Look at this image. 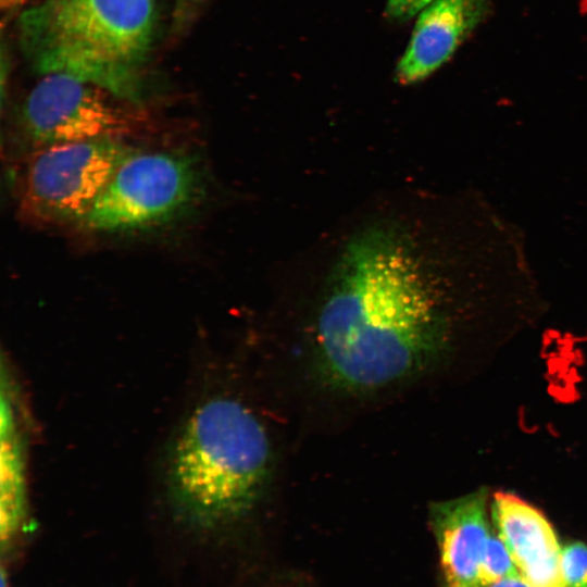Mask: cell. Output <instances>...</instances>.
Segmentation results:
<instances>
[{
	"instance_id": "obj_5",
	"label": "cell",
	"mask_w": 587,
	"mask_h": 587,
	"mask_svg": "<svg viewBox=\"0 0 587 587\" xmlns=\"http://www.w3.org/2000/svg\"><path fill=\"white\" fill-rule=\"evenodd\" d=\"M118 139L42 147L26 172L24 211L42 222H82L120 165L135 151Z\"/></svg>"
},
{
	"instance_id": "obj_15",
	"label": "cell",
	"mask_w": 587,
	"mask_h": 587,
	"mask_svg": "<svg viewBox=\"0 0 587 587\" xmlns=\"http://www.w3.org/2000/svg\"><path fill=\"white\" fill-rule=\"evenodd\" d=\"M1 587H9L8 586V578H7V572L4 566L1 569Z\"/></svg>"
},
{
	"instance_id": "obj_10",
	"label": "cell",
	"mask_w": 587,
	"mask_h": 587,
	"mask_svg": "<svg viewBox=\"0 0 587 587\" xmlns=\"http://www.w3.org/2000/svg\"><path fill=\"white\" fill-rule=\"evenodd\" d=\"M513 576H521V574L507 546L499 535L490 534L479 561V586L484 587Z\"/></svg>"
},
{
	"instance_id": "obj_3",
	"label": "cell",
	"mask_w": 587,
	"mask_h": 587,
	"mask_svg": "<svg viewBox=\"0 0 587 587\" xmlns=\"http://www.w3.org/2000/svg\"><path fill=\"white\" fill-rule=\"evenodd\" d=\"M155 22L154 0H41L21 14L18 32L39 74L70 75L139 104Z\"/></svg>"
},
{
	"instance_id": "obj_16",
	"label": "cell",
	"mask_w": 587,
	"mask_h": 587,
	"mask_svg": "<svg viewBox=\"0 0 587 587\" xmlns=\"http://www.w3.org/2000/svg\"><path fill=\"white\" fill-rule=\"evenodd\" d=\"M449 587V586H447ZM455 587H480V586H455Z\"/></svg>"
},
{
	"instance_id": "obj_13",
	"label": "cell",
	"mask_w": 587,
	"mask_h": 587,
	"mask_svg": "<svg viewBox=\"0 0 587 587\" xmlns=\"http://www.w3.org/2000/svg\"><path fill=\"white\" fill-rule=\"evenodd\" d=\"M484 587H532L522 576H513L500 579Z\"/></svg>"
},
{
	"instance_id": "obj_11",
	"label": "cell",
	"mask_w": 587,
	"mask_h": 587,
	"mask_svg": "<svg viewBox=\"0 0 587 587\" xmlns=\"http://www.w3.org/2000/svg\"><path fill=\"white\" fill-rule=\"evenodd\" d=\"M561 569L566 587H587V545L575 541L564 546Z\"/></svg>"
},
{
	"instance_id": "obj_7",
	"label": "cell",
	"mask_w": 587,
	"mask_h": 587,
	"mask_svg": "<svg viewBox=\"0 0 587 587\" xmlns=\"http://www.w3.org/2000/svg\"><path fill=\"white\" fill-rule=\"evenodd\" d=\"M489 11V0H433L416 15L395 78L410 85L428 77L452 57Z\"/></svg>"
},
{
	"instance_id": "obj_1",
	"label": "cell",
	"mask_w": 587,
	"mask_h": 587,
	"mask_svg": "<svg viewBox=\"0 0 587 587\" xmlns=\"http://www.w3.org/2000/svg\"><path fill=\"white\" fill-rule=\"evenodd\" d=\"M409 208L355 222L327 258L313 313V348L333 387L366 392L420 372L442 340L437 274Z\"/></svg>"
},
{
	"instance_id": "obj_12",
	"label": "cell",
	"mask_w": 587,
	"mask_h": 587,
	"mask_svg": "<svg viewBox=\"0 0 587 587\" xmlns=\"http://www.w3.org/2000/svg\"><path fill=\"white\" fill-rule=\"evenodd\" d=\"M433 0H387L385 16L392 22L403 23L416 16Z\"/></svg>"
},
{
	"instance_id": "obj_4",
	"label": "cell",
	"mask_w": 587,
	"mask_h": 587,
	"mask_svg": "<svg viewBox=\"0 0 587 587\" xmlns=\"http://www.w3.org/2000/svg\"><path fill=\"white\" fill-rule=\"evenodd\" d=\"M202 183L191 158L170 151H134L116 170L82 226L126 232L166 223L200 197Z\"/></svg>"
},
{
	"instance_id": "obj_2",
	"label": "cell",
	"mask_w": 587,
	"mask_h": 587,
	"mask_svg": "<svg viewBox=\"0 0 587 587\" xmlns=\"http://www.w3.org/2000/svg\"><path fill=\"white\" fill-rule=\"evenodd\" d=\"M271 463L267 433L250 408L226 396L205 399L186 416L171 445L170 504L193 528L235 522L260 499Z\"/></svg>"
},
{
	"instance_id": "obj_8",
	"label": "cell",
	"mask_w": 587,
	"mask_h": 587,
	"mask_svg": "<svg viewBox=\"0 0 587 587\" xmlns=\"http://www.w3.org/2000/svg\"><path fill=\"white\" fill-rule=\"evenodd\" d=\"M491 515L521 576L532 587H566L561 569L562 548L539 510L512 494L497 492Z\"/></svg>"
},
{
	"instance_id": "obj_9",
	"label": "cell",
	"mask_w": 587,
	"mask_h": 587,
	"mask_svg": "<svg viewBox=\"0 0 587 587\" xmlns=\"http://www.w3.org/2000/svg\"><path fill=\"white\" fill-rule=\"evenodd\" d=\"M486 501V490L479 489L430 508V524L449 587L479 586V561L490 536Z\"/></svg>"
},
{
	"instance_id": "obj_6",
	"label": "cell",
	"mask_w": 587,
	"mask_h": 587,
	"mask_svg": "<svg viewBox=\"0 0 587 587\" xmlns=\"http://www.w3.org/2000/svg\"><path fill=\"white\" fill-rule=\"evenodd\" d=\"M115 99L118 98L91 83L65 74H48L25 101L24 128L42 147L120 138L130 130L132 120Z\"/></svg>"
},
{
	"instance_id": "obj_14",
	"label": "cell",
	"mask_w": 587,
	"mask_h": 587,
	"mask_svg": "<svg viewBox=\"0 0 587 587\" xmlns=\"http://www.w3.org/2000/svg\"><path fill=\"white\" fill-rule=\"evenodd\" d=\"M25 0H0L1 9L7 12L16 10Z\"/></svg>"
}]
</instances>
